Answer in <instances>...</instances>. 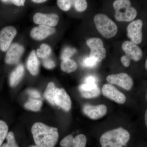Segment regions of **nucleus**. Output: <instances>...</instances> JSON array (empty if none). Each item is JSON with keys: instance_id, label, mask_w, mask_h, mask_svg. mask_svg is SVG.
Returning a JSON list of instances; mask_svg holds the SVG:
<instances>
[{"instance_id": "f257e3e1", "label": "nucleus", "mask_w": 147, "mask_h": 147, "mask_svg": "<svg viewBox=\"0 0 147 147\" xmlns=\"http://www.w3.org/2000/svg\"><path fill=\"white\" fill-rule=\"evenodd\" d=\"M31 131L35 144L39 147H55L59 140L58 129L40 122L35 123Z\"/></svg>"}, {"instance_id": "f03ea898", "label": "nucleus", "mask_w": 147, "mask_h": 147, "mask_svg": "<svg viewBox=\"0 0 147 147\" xmlns=\"http://www.w3.org/2000/svg\"><path fill=\"white\" fill-rule=\"evenodd\" d=\"M131 139L128 130L122 127L105 131L99 138L101 147H127Z\"/></svg>"}, {"instance_id": "7ed1b4c3", "label": "nucleus", "mask_w": 147, "mask_h": 147, "mask_svg": "<svg viewBox=\"0 0 147 147\" xmlns=\"http://www.w3.org/2000/svg\"><path fill=\"white\" fill-rule=\"evenodd\" d=\"M115 18L119 22H131L137 17L138 12L130 0H115L113 3Z\"/></svg>"}, {"instance_id": "20e7f679", "label": "nucleus", "mask_w": 147, "mask_h": 147, "mask_svg": "<svg viewBox=\"0 0 147 147\" xmlns=\"http://www.w3.org/2000/svg\"><path fill=\"white\" fill-rule=\"evenodd\" d=\"M94 21L98 31L105 38H112L117 34V25L105 14L101 13L96 14L94 17Z\"/></svg>"}, {"instance_id": "39448f33", "label": "nucleus", "mask_w": 147, "mask_h": 147, "mask_svg": "<svg viewBox=\"0 0 147 147\" xmlns=\"http://www.w3.org/2000/svg\"><path fill=\"white\" fill-rule=\"evenodd\" d=\"M86 44L90 49V57L94 58L98 63L106 57V51L102 40L98 38H92L87 40Z\"/></svg>"}, {"instance_id": "423d86ee", "label": "nucleus", "mask_w": 147, "mask_h": 147, "mask_svg": "<svg viewBox=\"0 0 147 147\" xmlns=\"http://www.w3.org/2000/svg\"><path fill=\"white\" fill-rule=\"evenodd\" d=\"M143 22L140 19H137L131 21L127 28V35L130 41L139 45L143 40L142 28Z\"/></svg>"}, {"instance_id": "0eeeda50", "label": "nucleus", "mask_w": 147, "mask_h": 147, "mask_svg": "<svg viewBox=\"0 0 147 147\" xmlns=\"http://www.w3.org/2000/svg\"><path fill=\"white\" fill-rule=\"evenodd\" d=\"M33 20L35 24L37 25L53 27L57 25L59 16L55 12H37L33 15Z\"/></svg>"}, {"instance_id": "6e6552de", "label": "nucleus", "mask_w": 147, "mask_h": 147, "mask_svg": "<svg viewBox=\"0 0 147 147\" xmlns=\"http://www.w3.org/2000/svg\"><path fill=\"white\" fill-rule=\"evenodd\" d=\"M106 80L110 84L118 85L126 90H131L134 84L132 78L125 73L110 74L107 76Z\"/></svg>"}, {"instance_id": "1a4fd4ad", "label": "nucleus", "mask_w": 147, "mask_h": 147, "mask_svg": "<svg viewBox=\"0 0 147 147\" xmlns=\"http://www.w3.org/2000/svg\"><path fill=\"white\" fill-rule=\"evenodd\" d=\"M17 34L14 27L8 26L5 27L0 31V49L3 52L7 51L14 38Z\"/></svg>"}, {"instance_id": "9d476101", "label": "nucleus", "mask_w": 147, "mask_h": 147, "mask_svg": "<svg viewBox=\"0 0 147 147\" xmlns=\"http://www.w3.org/2000/svg\"><path fill=\"white\" fill-rule=\"evenodd\" d=\"M122 49L125 53V55L131 60L138 62L143 57V51L138 45L132 41L126 40L122 43Z\"/></svg>"}, {"instance_id": "9b49d317", "label": "nucleus", "mask_w": 147, "mask_h": 147, "mask_svg": "<svg viewBox=\"0 0 147 147\" xmlns=\"http://www.w3.org/2000/svg\"><path fill=\"white\" fill-rule=\"evenodd\" d=\"M24 47L21 44L13 43L7 50L5 57V62L7 64H15L18 63L24 54Z\"/></svg>"}, {"instance_id": "f8f14e48", "label": "nucleus", "mask_w": 147, "mask_h": 147, "mask_svg": "<svg viewBox=\"0 0 147 147\" xmlns=\"http://www.w3.org/2000/svg\"><path fill=\"white\" fill-rule=\"evenodd\" d=\"M102 92L105 97L119 104H123L126 100L125 95L111 84H105L103 85Z\"/></svg>"}, {"instance_id": "ddd939ff", "label": "nucleus", "mask_w": 147, "mask_h": 147, "mask_svg": "<svg viewBox=\"0 0 147 147\" xmlns=\"http://www.w3.org/2000/svg\"><path fill=\"white\" fill-rule=\"evenodd\" d=\"M55 101V105L62 108L66 112H68L71 109V98L63 89L56 88Z\"/></svg>"}, {"instance_id": "4468645a", "label": "nucleus", "mask_w": 147, "mask_h": 147, "mask_svg": "<svg viewBox=\"0 0 147 147\" xmlns=\"http://www.w3.org/2000/svg\"><path fill=\"white\" fill-rule=\"evenodd\" d=\"M107 112V107L104 105L96 106L86 105L83 108L84 114L92 119L96 120L101 118L106 115Z\"/></svg>"}, {"instance_id": "2eb2a0df", "label": "nucleus", "mask_w": 147, "mask_h": 147, "mask_svg": "<svg viewBox=\"0 0 147 147\" xmlns=\"http://www.w3.org/2000/svg\"><path fill=\"white\" fill-rule=\"evenodd\" d=\"M55 31L56 30L53 27L39 25L32 29L30 35L32 38L36 40H42L55 33Z\"/></svg>"}, {"instance_id": "dca6fc26", "label": "nucleus", "mask_w": 147, "mask_h": 147, "mask_svg": "<svg viewBox=\"0 0 147 147\" xmlns=\"http://www.w3.org/2000/svg\"><path fill=\"white\" fill-rule=\"evenodd\" d=\"M79 89L82 97L86 98L97 97L100 93L96 84L85 83L79 86Z\"/></svg>"}, {"instance_id": "f3484780", "label": "nucleus", "mask_w": 147, "mask_h": 147, "mask_svg": "<svg viewBox=\"0 0 147 147\" xmlns=\"http://www.w3.org/2000/svg\"><path fill=\"white\" fill-rule=\"evenodd\" d=\"M27 67L32 75H37L39 71V61L34 50H33L29 55L27 61Z\"/></svg>"}, {"instance_id": "a211bd4d", "label": "nucleus", "mask_w": 147, "mask_h": 147, "mask_svg": "<svg viewBox=\"0 0 147 147\" xmlns=\"http://www.w3.org/2000/svg\"><path fill=\"white\" fill-rule=\"evenodd\" d=\"M24 73V66L20 64L11 74L9 78V83L11 87H16L21 81Z\"/></svg>"}, {"instance_id": "6ab92c4d", "label": "nucleus", "mask_w": 147, "mask_h": 147, "mask_svg": "<svg viewBox=\"0 0 147 147\" xmlns=\"http://www.w3.org/2000/svg\"><path fill=\"white\" fill-rule=\"evenodd\" d=\"M56 88L53 82H50L47 85L44 93V96L51 105H55V98Z\"/></svg>"}, {"instance_id": "aec40b11", "label": "nucleus", "mask_w": 147, "mask_h": 147, "mask_svg": "<svg viewBox=\"0 0 147 147\" xmlns=\"http://www.w3.org/2000/svg\"><path fill=\"white\" fill-rule=\"evenodd\" d=\"M61 67L63 71L70 73L76 71L78 65L75 61L69 59L62 61Z\"/></svg>"}, {"instance_id": "412c9836", "label": "nucleus", "mask_w": 147, "mask_h": 147, "mask_svg": "<svg viewBox=\"0 0 147 147\" xmlns=\"http://www.w3.org/2000/svg\"><path fill=\"white\" fill-rule=\"evenodd\" d=\"M72 8L78 12L86 11L88 7L87 0H70Z\"/></svg>"}, {"instance_id": "4be33fe9", "label": "nucleus", "mask_w": 147, "mask_h": 147, "mask_svg": "<svg viewBox=\"0 0 147 147\" xmlns=\"http://www.w3.org/2000/svg\"><path fill=\"white\" fill-rule=\"evenodd\" d=\"M42 105V102L41 100L31 98L25 103L24 106L27 110L38 112L40 110Z\"/></svg>"}, {"instance_id": "5701e85b", "label": "nucleus", "mask_w": 147, "mask_h": 147, "mask_svg": "<svg viewBox=\"0 0 147 147\" xmlns=\"http://www.w3.org/2000/svg\"><path fill=\"white\" fill-rule=\"evenodd\" d=\"M52 52L51 47L46 44H42L40 48L36 50V55L38 57L42 59H46Z\"/></svg>"}, {"instance_id": "b1692460", "label": "nucleus", "mask_w": 147, "mask_h": 147, "mask_svg": "<svg viewBox=\"0 0 147 147\" xmlns=\"http://www.w3.org/2000/svg\"><path fill=\"white\" fill-rule=\"evenodd\" d=\"M87 142V138L84 134H78L74 137L72 147H86Z\"/></svg>"}, {"instance_id": "393cba45", "label": "nucleus", "mask_w": 147, "mask_h": 147, "mask_svg": "<svg viewBox=\"0 0 147 147\" xmlns=\"http://www.w3.org/2000/svg\"><path fill=\"white\" fill-rule=\"evenodd\" d=\"M8 133V127L4 121L0 120V147L3 141L6 138Z\"/></svg>"}, {"instance_id": "a878e982", "label": "nucleus", "mask_w": 147, "mask_h": 147, "mask_svg": "<svg viewBox=\"0 0 147 147\" xmlns=\"http://www.w3.org/2000/svg\"><path fill=\"white\" fill-rule=\"evenodd\" d=\"M57 6L64 11H68L72 8L70 0H57Z\"/></svg>"}, {"instance_id": "bb28decb", "label": "nucleus", "mask_w": 147, "mask_h": 147, "mask_svg": "<svg viewBox=\"0 0 147 147\" xmlns=\"http://www.w3.org/2000/svg\"><path fill=\"white\" fill-rule=\"evenodd\" d=\"M6 139L7 143L2 145L1 147H18L13 132L9 131L8 132Z\"/></svg>"}, {"instance_id": "cd10ccee", "label": "nucleus", "mask_w": 147, "mask_h": 147, "mask_svg": "<svg viewBox=\"0 0 147 147\" xmlns=\"http://www.w3.org/2000/svg\"><path fill=\"white\" fill-rule=\"evenodd\" d=\"M27 0H0L2 3L11 5L18 8H23L26 6Z\"/></svg>"}, {"instance_id": "c85d7f7f", "label": "nucleus", "mask_w": 147, "mask_h": 147, "mask_svg": "<svg viewBox=\"0 0 147 147\" xmlns=\"http://www.w3.org/2000/svg\"><path fill=\"white\" fill-rule=\"evenodd\" d=\"M76 52V50L74 48L69 47H66L62 53L61 59L62 61L70 59Z\"/></svg>"}, {"instance_id": "c756f323", "label": "nucleus", "mask_w": 147, "mask_h": 147, "mask_svg": "<svg viewBox=\"0 0 147 147\" xmlns=\"http://www.w3.org/2000/svg\"><path fill=\"white\" fill-rule=\"evenodd\" d=\"M74 137L72 134H69L65 137L60 142L61 147H72Z\"/></svg>"}, {"instance_id": "7c9ffc66", "label": "nucleus", "mask_w": 147, "mask_h": 147, "mask_svg": "<svg viewBox=\"0 0 147 147\" xmlns=\"http://www.w3.org/2000/svg\"><path fill=\"white\" fill-rule=\"evenodd\" d=\"M97 63L95 59L89 57L84 59L83 61V65L86 67L92 68L96 65Z\"/></svg>"}, {"instance_id": "2f4dec72", "label": "nucleus", "mask_w": 147, "mask_h": 147, "mask_svg": "<svg viewBox=\"0 0 147 147\" xmlns=\"http://www.w3.org/2000/svg\"><path fill=\"white\" fill-rule=\"evenodd\" d=\"M43 66L47 69H52L55 66V63L50 59H45L43 61Z\"/></svg>"}, {"instance_id": "473e14b6", "label": "nucleus", "mask_w": 147, "mask_h": 147, "mask_svg": "<svg viewBox=\"0 0 147 147\" xmlns=\"http://www.w3.org/2000/svg\"><path fill=\"white\" fill-rule=\"evenodd\" d=\"M121 61L123 65L125 67H128L130 64L131 60L126 55H123L121 58Z\"/></svg>"}, {"instance_id": "72a5a7b5", "label": "nucleus", "mask_w": 147, "mask_h": 147, "mask_svg": "<svg viewBox=\"0 0 147 147\" xmlns=\"http://www.w3.org/2000/svg\"><path fill=\"white\" fill-rule=\"evenodd\" d=\"M27 92L30 96L34 98H39L40 97V94L36 90H29L27 91Z\"/></svg>"}, {"instance_id": "f704fd0d", "label": "nucleus", "mask_w": 147, "mask_h": 147, "mask_svg": "<svg viewBox=\"0 0 147 147\" xmlns=\"http://www.w3.org/2000/svg\"><path fill=\"white\" fill-rule=\"evenodd\" d=\"M85 83L96 84V79L94 76H88L86 78V80H85Z\"/></svg>"}, {"instance_id": "c9c22d12", "label": "nucleus", "mask_w": 147, "mask_h": 147, "mask_svg": "<svg viewBox=\"0 0 147 147\" xmlns=\"http://www.w3.org/2000/svg\"><path fill=\"white\" fill-rule=\"evenodd\" d=\"M144 110V114H143V121H144V125L147 130V106Z\"/></svg>"}, {"instance_id": "e433bc0d", "label": "nucleus", "mask_w": 147, "mask_h": 147, "mask_svg": "<svg viewBox=\"0 0 147 147\" xmlns=\"http://www.w3.org/2000/svg\"><path fill=\"white\" fill-rule=\"evenodd\" d=\"M30 1L33 3L35 4H41L46 2L48 0H30Z\"/></svg>"}, {"instance_id": "4c0bfd02", "label": "nucleus", "mask_w": 147, "mask_h": 147, "mask_svg": "<svg viewBox=\"0 0 147 147\" xmlns=\"http://www.w3.org/2000/svg\"><path fill=\"white\" fill-rule=\"evenodd\" d=\"M145 92H145L144 97H145V99H146V102L147 103V87L146 90Z\"/></svg>"}, {"instance_id": "58836bf2", "label": "nucleus", "mask_w": 147, "mask_h": 147, "mask_svg": "<svg viewBox=\"0 0 147 147\" xmlns=\"http://www.w3.org/2000/svg\"><path fill=\"white\" fill-rule=\"evenodd\" d=\"M144 67L145 69L147 71V59H146V61H145Z\"/></svg>"}, {"instance_id": "ea45409f", "label": "nucleus", "mask_w": 147, "mask_h": 147, "mask_svg": "<svg viewBox=\"0 0 147 147\" xmlns=\"http://www.w3.org/2000/svg\"><path fill=\"white\" fill-rule=\"evenodd\" d=\"M28 147H39L37 146L36 145H35V146H34V145H32V146H30Z\"/></svg>"}]
</instances>
